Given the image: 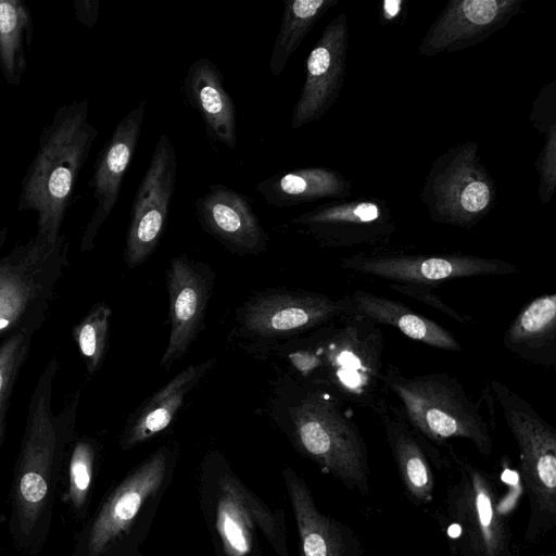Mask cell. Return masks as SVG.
Instances as JSON below:
<instances>
[{"label":"cell","instance_id":"f1b7e54d","mask_svg":"<svg viewBox=\"0 0 556 556\" xmlns=\"http://www.w3.org/2000/svg\"><path fill=\"white\" fill-rule=\"evenodd\" d=\"M112 311L105 303L96 304L75 327L74 337L89 374H94L103 359Z\"/></svg>","mask_w":556,"mask_h":556},{"label":"cell","instance_id":"83f0119b","mask_svg":"<svg viewBox=\"0 0 556 556\" xmlns=\"http://www.w3.org/2000/svg\"><path fill=\"white\" fill-rule=\"evenodd\" d=\"M337 3V0H285L281 24L269 60V71L278 77L290 56L316 22Z\"/></svg>","mask_w":556,"mask_h":556},{"label":"cell","instance_id":"7a4b0ae2","mask_svg":"<svg viewBox=\"0 0 556 556\" xmlns=\"http://www.w3.org/2000/svg\"><path fill=\"white\" fill-rule=\"evenodd\" d=\"M87 100L60 106L41 131L37 153L22 181L20 211L38 215L36 237L58 243L79 172L98 130L88 121Z\"/></svg>","mask_w":556,"mask_h":556},{"label":"cell","instance_id":"8fae6325","mask_svg":"<svg viewBox=\"0 0 556 556\" xmlns=\"http://www.w3.org/2000/svg\"><path fill=\"white\" fill-rule=\"evenodd\" d=\"M166 285L170 331L161 365L169 368L186 355L203 327L213 275L205 264L180 255L169 262Z\"/></svg>","mask_w":556,"mask_h":556},{"label":"cell","instance_id":"8992f818","mask_svg":"<svg viewBox=\"0 0 556 556\" xmlns=\"http://www.w3.org/2000/svg\"><path fill=\"white\" fill-rule=\"evenodd\" d=\"M345 270L383 279L390 283L434 285L460 278L507 276L519 268L500 258L472 254H421L376 250L359 252L341 261Z\"/></svg>","mask_w":556,"mask_h":556},{"label":"cell","instance_id":"6da1fadb","mask_svg":"<svg viewBox=\"0 0 556 556\" xmlns=\"http://www.w3.org/2000/svg\"><path fill=\"white\" fill-rule=\"evenodd\" d=\"M384 351L379 325L353 313L314 330L298 353V367L308 386L375 415L388 399L382 381Z\"/></svg>","mask_w":556,"mask_h":556},{"label":"cell","instance_id":"e575fe53","mask_svg":"<svg viewBox=\"0 0 556 556\" xmlns=\"http://www.w3.org/2000/svg\"><path fill=\"white\" fill-rule=\"evenodd\" d=\"M401 1H386L384 11L389 17L395 16L399 12Z\"/></svg>","mask_w":556,"mask_h":556},{"label":"cell","instance_id":"ba28073f","mask_svg":"<svg viewBox=\"0 0 556 556\" xmlns=\"http://www.w3.org/2000/svg\"><path fill=\"white\" fill-rule=\"evenodd\" d=\"M214 529L226 556H250L257 530L277 556H289L283 511L274 513L232 472L218 479Z\"/></svg>","mask_w":556,"mask_h":556},{"label":"cell","instance_id":"277c9868","mask_svg":"<svg viewBox=\"0 0 556 556\" xmlns=\"http://www.w3.org/2000/svg\"><path fill=\"white\" fill-rule=\"evenodd\" d=\"M298 450L346 488L368 493V453L357 424L331 393L306 386L290 408Z\"/></svg>","mask_w":556,"mask_h":556},{"label":"cell","instance_id":"9c48e42d","mask_svg":"<svg viewBox=\"0 0 556 556\" xmlns=\"http://www.w3.org/2000/svg\"><path fill=\"white\" fill-rule=\"evenodd\" d=\"M352 313L346 295L332 298L311 291H271L262 293L242 307V331L254 338L294 337L314 331Z\"/></svg>","mask_w":556,"mask_h":556},{"label":"cell","instance_id":"2e32d148","mask_svg":"<svg viewBox=\"0 0 556 556\" xmlns=\"http://www.w3.org/2000/svg\"><path fill=\"white\" fill-rule=\"evenodd\" d=\"M293 223L306 227L330 247L382 244L393 231L389 218L381 216L372 203L321 205L298 216Z\"/></svg>","mask_w":556,"mask_h":556},{"label":"cell","instance_id":"4316f807","mask_svg":"<svg viewBox=\"0 0 556 556\" xmlns=\"http://www.w3.org/2000/svg\"><path fill=\"white\" fill-rule=\"evenodd\" d=\"M31 37L28 7L21 0H0V71L12 86H18L27 71L26 47Z\"/></svg>","mask_w":556,"mask_h":556},{"label":"cell","instance_id":"3957f363","mask_svg":"<svg viewBox=\"0 0 556 556\" xmlns=\"http://www.w3.org/2000/svg\"><path fill=\"white\" fill-rule=\"evenodd\" d=\"M382 381L397 399L408 425L426 441L446 445L451 439H465L483 456L491 454V420L456 377L447 372L407 376L389 363Z\"/></svg>","mask_w":556,"mask_h":556},{"label":"cell","instance_id":"f546056e","mask_svg":"<svg viewBox=\"0 0 556 556\" xmlns=\"http://www.w3.org/2000/svg\"><path fill=\"white\" fill-rule=\"evenodd\" d=\"M35 325L23 326L0 346V440L4 429V417L10 393L17 371L27 355Z\"/></svg>","mask_w":556,"mask_h":556},{"label":"cell","instance_id":"603a6c76","mask_svg":"<svg viewBox=\"0 0 556 556\" xmlns=\"http://www.w3.org/2000/svg\"><path fill=\"white\" fill-rule=\"evenodd\" d=\"M345 295L352 313L364 315L379 326L394 327L407 338L439 350L463 351L462 344L451 331L402 302L363 289H355Z\"/></svg>","mask_w":556,"mask_h":556},{"label":"cell","instance_id":"cb8c5ba5","mask_svg":"<svg viewBox=\"0 0 556 556\" xmlns=\"http://www.w3.org/2000/svg\"><path fill=\"white\" fill-rule=\"evenodd\" d=\"M215 359L190 365L149 397L125 428L122 445L134 447L163 431L184 404L186 396L212 368Z\"/></svg>","mask_w":556,"mask_h":556},{"label":"cell","instance_id":"d6a6232c","mask_svg":"<svg viewBox=\"0 0 556 556\" xmlns=\"http://www.w3.org/2000/svg\"><path fill=\"white\" fill-rule=\"evenodd\" d=\"M75 13L76 17L86 26L92 27L98 20L99 15V1L98 0H76Z\"/></svg>","mask_w":556,"mask_h":556},{"label":"cell","instance_id":"484cf974","mask_svg":"<svg viewBox=\"0 0 556 556\" xmlns=\"http://www.w3.org/2000/svg\"><path fill=\"white\" fill-rule=\"evenodd\" d=\"M255 190L267 204L283 208L327 198L349 194V184L325 167H305L280 172L260 181Z\"/></svg>","mask_w":556,"mask_h":556},{"label":"cell","instance_id":"44dd1931","mask_svg":"<svg viewBox=\"0 0 556 556\" xmlns=\"http://www.w3.org/2000/svg\"><path fill=\"white\" fill-rule=\"evenodd\" d=\"M503 345L517 357L544 368L556 366V294L527 303L503 333Z\"/></svg>","mask_w":556,"mask_h":556},{"label":"cell","instance_id":"5bb4252c","mask_svg":"<svg viewBox=\"0 0 556 556\" xmlns=\"http://www.w3.org/2000/svg\"><path fill=\"white\" fill-rule=\"evenodd\" d=\"M147 101L141 100L117 124L100 152L90 186L96 207L85 229L80 250L90 251L99 228L110 216L121 192V186L134 157L146 115Z\"/></svg>","mask_w":556,"mask_h":556},{"label":"cell","instance_id":"7c38bea8","mask_svg":"<svg viewBox=\"0 0 556 556\" xmlns=\"http://www.w3.org/2000/svg\"><path fill=\"white\" fill-rule=\"evenodd\" d=\"M348 27L344 14L324 29L306 59L305 81L291 115L292 129L324 116L337 100L345 70Z\"/></svg>","mask_w":556,"mask_h":556},{"label":"cell","instance_id":"1f68e13d","mask_svg":"<svg viewBox=\"0 0 556 556\" xmlns=\"http://www.w3.org/2000/svg\"><path fill=\"white\" fill-rule=\"evenodd\" d=\"M389 288L405 296H409L425 303L462 325H468L473 321V318L470 315L456 311L447 305L439 295L433 293L432 286L418 283H389Z\"/></svg>","mask_w":556,"mask_h":556},{"label":"cell","instance_id":"4dcf8cb0","mask_svg":"<svg viewBox=\"0 0 556 556\" xmlns=\"http://www.w3.org/2000/svg\"><path fill=\"white\" fill-rule=\"evenodd\" d=\"M93 450L87 442L76 444L70 466V495L79 508L86 500L92 476Z\"/></svg>","mask_w":556,"mask_h":556},{"label":"cell","instance_id":"e0dca14e","mask_svg":"<svg viewBox=\"0 0 556 556\" xmlns=\"http://www.w3.org/2000/svg\"><path fill=\"white\" fill-rule=\"evenodd\" d=\"M450 452L463 472L456 498L459 522L479 553L484 556H501L505 547L504 523L490 480L481 470L463 462L452 448Z\"/></svg>","mask_w":556,"mask_h":556},{"label":"cell","instance_id":"52a82bcc","mask_svg":"<svg viewBox=\"0 0 556 556\" xmlns=\"http://www.w3.org/2000/svg\"><path fill=\"white\" fill-rule=\"evenodd\" d=\"M56 370L51 359L31 395L17 472L16 500L24 531H29L45 503L56 445L55 421L51 410L52 381Z\"/></svg>","mask_w":556,"mask_h":556},{"label":"cell","instance_id":"836d02e7","mask_svg":"<svg viewBox=\"0 0 556 556\" xmlns=\"http://www.w3.org/2000/svg\"><path fill=\"white\" fill-rule=\"evenodd\" d=\"M23 252V245L17 247L10 255L0 258V291L16 270Z\"/></svg>","mask_w":556,"mask_h":556},{"label":"cell","instance_id":"9a60e30c","mask_svg":"<svg viewBox=\"0 0 556 556\" xmlns=\"http://www.w3.org/2000/svg\"><path fill=\"white\" fill-rule=\"evenodd\" d=\"M170 453L163 446L140 464L111 494L89 535V552L98 556L135 520L140 508L165 480Z\"/></svg>","mask_w":556,"mask_h":556},{"label":"cell","instance_id":"ffe728a7","mask_svg":"<svg viewBox=\"0 0 556 556\" xmlns=\"http://www.w3.org/2000/svg\"><path fill=\"white\" fill-rule=\"evenodd\" d=\"M375 416L407 493L419 503L430 501L434 481L427 452L433 451V445L413 430L394 402L387 399Z\"/></svg>","mask_w":556,"mask_h":556},{"label":"cell","instance_id":"d4e9b609","mask_svg":"<svg viewBox=\"0 0 556 556\" xmlns=\"http://www.w3.org/2000/svg\"><path fill=\"white\" fill-rule=\"evenodd\" d=\"M514 2L497 0L452 1L429 31L424 53L450 50L494 28L511 11Z\"/></svg>","mask_w":556,"mask_h":556},{"label":"cell","instance_id":"4fadbf2b","mask_svg":"<svg viewBox=\"0 0 556 556\" xmlns=\"http://www.w3.org/2000/svg\"><path fill=\"white\" fill-rule=\"evenodd\" d=\"M195 216L208 235L239 255L265 252L268 236L244 194L223 184L210 185L194 201Z\"/></svg>","mask_w":556,"mask_h":556},{"label":"cell","instance_id":"5b68a950","mask_svg":"<svg viewBox=\"0 0 556 556\" xmlns=\"http://www.w3.org/2000/svg\"><path fill=\"white\" fill-rule=\"evenodd\" d=\"M518 450L521 479L539 513L556 514V430L533 406L498 380L488 386Z\"/></svg>","mask_w":556,"mask_h":556},{"label":"cell","instance_id":"ac0fdd59","mask_svg":"<svg viewBox=\"0 0 556 556\" xmlns=\"http://www.w3.org/2000/svg\"><path fill=\"white\" fill-rule=\"evenodd\" d=\"M63 239L50 244L35 236L23 245L20 264L0 291V334L17 326L35 300H43L47 282L52 281L47 270L60 263Z\"/></svg>","mask_w":556,"mask_h":556},{"label":"cell","instance_id":"d6986e66","mask_svg":"<svg viewBox=\"0 0 556 556\" xmlns=\"http://www.w3.org/2000/svg\"><path fill=\"white\" fill-rule=\"evenodd\" d=\"M189 105L201 115L207 137L233 150L237 146L236 106L224 88V76L207 58L193 61L184 78Z\"/></svg>","mask_w":556,"mask_h":556},{"label":"cell","instance_id":"7402d4cb","mask_svg":"<svg viewBox=\"0 0 556 556\" xmlns=\"http://www.w3.org/2000/svg\"><path fill=\"white\" fill-rule=\"evenodd\" d=\"M283 477L299 535V556H349L342 525L317 508L308 486L292 469L287 468Z\"/></svg>","mask_w":556,"mask_h":556},{"label":"cell","instance_id":"30bf717a","mask_svg":"<svg viewBox=\"0 0 556 556\" xmlns=\"http://www.w3.org/2000/svg\"><path fill=\"white\" fill-rule=\"evenodd\" d=\"M177 156L172 140L162 134L135 194L124 258L129 268L146 262L163 236L175 191Z\"/></svg>","mask_w":556,"mask_h":556}]
</instances>
